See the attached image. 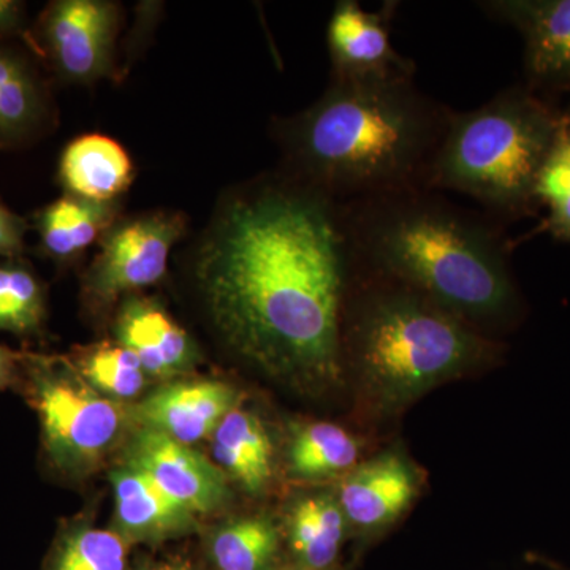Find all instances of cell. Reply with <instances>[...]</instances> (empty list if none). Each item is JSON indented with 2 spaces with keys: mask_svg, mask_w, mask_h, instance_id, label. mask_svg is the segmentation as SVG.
I'll use <instances>...</instances> for the list:
<instances>
[{
  "mask_svg": "<svg viewBox=\"0 0 570 570\" xmlns=\"http://www.w3.org/2000/svg\"><path fill=\"white\" fill-rule=\"evenodd\" d=\"M28 223L0 204V258H20Z\"/></svg>",
  "mask_w": 570,
  "mask_h": 570,
  "instance_id": "4316f807",
  "label": "cell"
},
{
  "mask_svg": "<svg viewBox=\"0 0 570 570\" xmlns=\"http://www.w3.org/2000/svg\"><path fill=\"white\" fill-rule=\"evenodd\" d=\"M122 463L140 469L197 515L224 509L232 491L223 471L193 449L157 431L138 428L127 438Z\"/></svg>",
  "mask_w": 570,
  "mask_h": 570,
  "instance_id": "9c48e42d",
  "label": "cell"
},
{
  "mask_svg": "<svg viewBox=\"0 0 570 570\" xmlns=\"http://www.w3.org/2000/svg\"><path fill=\"white\" fill-rule=\"evenodd\" d=\"M562 124L521 88L505 89L471 111L452 110L428 167L425 189L468 195L501 216L524 213L535 202L540 168Z\"/></svg>",
  "mask_w": 570,
  "mask_h": 570,
  "instance_id": "5b68a950",
  "label": "cell"
},
{
  "mask_svg": "<svg viewBox=\"0 0 570 570\" xmlns=\"http://www.w3.org/2000/svg\"><path fill=\"white\" fill-rule=\"evenodd\" d=\"M116 341L132 351L149 379L175 381L200 362L193 337L148 298L126 299L115 324Z\"/></svg>",
  "mask_w": 570,
  "mask_h": 570,
  "instance_id": "5bb4252c",
  "label": "cell"
},
{
  "mask_svg": "<svg viewBox=\"0 0 570 570\" xmlns=\"http://www.w3.org/2000/svg\"><path fill=\"white\" fill-rule=\"evenodd\" d=\"M493 20L519 29L524 62L534 85H570V0H497L479 3Z\"/></svg>",
  "mask_w": 570,
  "mask_h": 570,
  "instance_id": "4fadbf2b",
  "label": "cell"
},
{
  "mask_svg": "<svg viewBox=\"0 0 570 570\" xmlns=\"http://www.w3.org/2000/svg\"><path fill=\"white\" fill-rule=\"evenodd\" d=\"M115 213L112 204L63 195L36 216L41 249L52 261L69 262L110 227Z\"/></svg>",
  "mask_w": 570,
  "mask_h": 570,
  "instance_id": "44dd1931",
  "label": "cell"
},
{
  "mask_svg": "<svg viewBox=\"0 0 570 570\" xmlns=\"http://www.w3.org/2000/svg\"><path fill=\"white\" fill-rule=\"evenodd\" d=\"M420 475L404 453L387 450L344 475L336 498L348 528L377 532L395 523L414 504Z\"/></svg>",
  "mask_w": 570,
  "mask_h": 570,
  "instance_id": "7c38bea8",
  "label": "cell"
},
{
  "mask_svg": "<svg viewBox=\"0 0 570 570\" xmlns=\"http://www.w3.org/2000/svg\"><path fill=\"white\" fill-rule=\"evenodd\" d=\"M115 531L129 543H160L198 530L197 513L165 493L140 469L121 463L110 472Z\"/></svg>",
  "mask_w": 570,
  "mask_h": 570,
  "instance_id": "9a60e30c",
  "label": "cell"
},
{
  "mask_svg": "<svg viewBox=\"0 0 570 570\" xmlns=\"http://www.w3.org/2000/svg\"><path fill=\"white\" fill-rule=\"evenodd\" d=\"M351 264L425 295L475 328L519 307L504 236L425 187L340 205Z\"/></svg>",
  "mask_w": 570,
  "mask_h": 570,
  "instance_id": "7a4b0ae2",
  "label": "cell"
},
{
  "mask_svg": "<svg viewBox=\"0 0 570 570\" xmlns=\"http://www.w3.org/2000/svg\"><path fill=\"white\" fill-rule=\"evenodd\" d=\"M360 441L346 428L332 422H299L291 426L285 466L303 482L346 475L360 459Z\"/></svg>",
  "mask_w": 570,
  "mask_h": 570,
  "instance_id": "d6986e66",
  "label": "cell"
},
{
  "mask_svg": "<svg viewBox=\"0 0 570 570\" xmlns=\"http://www.w3.org/2000/svg\"><path fill=\"white\" fill-rule=\"evenodd\" d=\"M20 387L39 417L45 463L63 479L91 475L134 425L130 406L100 395L69 356L24 352Z\"/></svg>",
  "mask_w": 570,
  "mask_h": 570,
  "instance_id": "8992f818",
  "label": "cell"
},
{
  "mask_svg": "<svg viewBox=\"0 0 570 570\" xmlns=\"http://www.w3.org/2000/svg\"><path fill=\"white\" fill-rule=\"evenodd\" d=\"M59 178L75 197L112 204L132 183L134 165L126 149L112 138L82 135L63 149Z\"/></svg>",
  "mask_w": 570,
  "mask_h": 570,
  "instance_id": "e0dca14e",
  "label": "cell"
},
{
  "mask_svg": "<svg viewBox=\"0 0 570 570\" xmlns=\"http://www.w3.org/2000/svg\"><path fill=\"white\" fill-rule=\"evenodd\" d=\"M21 354H14L0 344V390L20 385Z\"/></svg>",
  "mask_w": 570,
  "mask_h": 570,
  "instance_id": "83f0119b",
  "label": "cell"
},
{
  "mask_svg": "<svg viewBox=\"0 0 570 570\" xmlns=\"http://www.w3.org/2000/svg\"><path fill=\"white\" fill-rule=\"evenodd\" d=\"M569 126H570V122H569Z\"/></svg>",
  "mask_w": 570,
  "mask_h": 570,
  "instance_id": "1f68e13d",
  "label": "cell"
},
{
  "mask_svg": "<svg viewBox=\"0 0 570 570\" xmlns=\"http://www.w3.org/2000/svg\"><path fill=\"white\" fill-rule=\"evenodd\" d=\"M352 269L363 288L344 303V365L382 414L497 356L498 344L464 318L404 285Z\"/></svg>",
  "mask_w": 570,
  "mask_h": 570,
  "instance_id": "277c9868",
  "label": "cell"
},
{
  "mask_svg": "<svg viewBox=\"0 0 570 570\" xmlns=\"http://www.w3.org/2000/svg\"><path fill=\"white\" fill-rule=\"evenodd\" d=\"M209 439L214 464L225 478L250 497L268 490L275 474V448L258 415L242 406L236 407Z\"/></svg>",
  "mask_w": 570,
  "mask_h": 570,
  "instance_id": "2e32d148",
  "label": "cell"
},
{
  "mask_svg": "<svg viewBox=\"0 0 570 570\" xmlns=\"http://www.w3.org/2000/svg\"><path fill=\"white\" fill-rule=\"evenodd\" d=\"M47 321V294L21 258L0 261V332L18 337L40 335Z\"/></svg>",
  "mask_w": 570,
  "mask_h": 570,
  "instance_id": "d4e9b609",
  "label": "cell"
},
{
  "mask_svg": "<svg viewBox=\"0 0 570 570\" xmlns=\"http://www.w3.org/2000/svg\"><path fill=\"white\" fill-rule=\"evenodd\" d=\"M534 200L549 206V228L554 238L570 243V126L566 119L540 168Z\"/></svg>",
  "mask_w": 570,
  "mask_h": 570,
  "instance_id": "484cf974",
  "label": "cell"
},
{
  "mask_svg": "<svg viewBox=\"0 0 570 570\" xmlns=\"http://www.w3.org/2000/svg\"><path fill=\"white\" fill-rule=\"evenodd\" d=\"M348 523L336 494H306L292 502L285 532L295 564L330 570L340 557Z\"/></svg>",
  "mask_w": 570,
  "mask_h": 570,
  "instance_id": "ac0fdd59",
  "label": "cell"
},
{
  "mask_svg": "<svg viewBox=\"0 0 570 570\" xmlns=\"http://www.w3.org/2000/svg\"><path fill=\"white\" fill-rule=\"evenodd\" d=\"M47 94L31 62L0 45V146L36 137L47 119Z\"/></svg>",
  "mask_w": 570,
  "mask_h": 570,
  "instance_id": "ffe728a7",
  "label": "cell"
},
{
  "mask_svg": "<svg viewBox=\"0 0 570 570\" xmlns=\"http://www.w3.org/2000/svg\"><path fill=\"white\" fill-rule=\"evenodd\" d=\"M279 549V528L265 515L225 521L208 539L216 570H275Z\"/></svg>",
  "mask_w": 570,
  "mask_h": 570,
  "instance_id": "7402d4cb",
  "label": "cell"
},
{
  "mask_svg": "<svg viewBox=\"0 0 570 570\" xmlns=\"http://www.w3.org/2000/svg\"><path fill=\"white\" fill-rule=\"evenodd\" d=\"M24 7L14 0H0V33L21 31L24 24Z\"/></svg>",
  "mask_w": 570,
  "mask_h": 570,
  "instance_id": "f1b7e54d",
  "label": "cell"
},
{
  "mask_svg": "<svg viewBox=\"0 0 570 570\" xmlns=\"http://www.w3.org/2000/svg\"><path fill=\"white\" fill-rule=\"evenodd\" d=\"M450 112L414 77L332 78L313 107L283 122L279 137L291 176L343 205L425 187Z\"/></svg>",
  "mask_w": 570,
  "mask_h": 570,
  "instance_id": "3957f363",
  "label": "cell"
},
{
  "mask_svg": "<svg viewBox=\"0 0 570 570\" xmlns=\"http://www.w3.org/2000/svg\"><path fill=\"white\" fill-rule=\"evenodd\" d=\"M129 549L115 530L71 521L59 531L45 570H129Z\"/></svg>",
  "mask_w": 570,
  "mask_h": 570,
  "instance_id": "cb8c5ba5",
  "label": "cell"
},
{
  "mask_svg": "<svg viewBox=\"0 0 570 570\" xmlns=\"http://www.w3.org/2000/svg\"><path fill=\"white\" fill-rule=\"evenodd\" d=\"M69 360L100 395L127 406L145 393L149 382L137 355L116 340L80 348Z\"/></svg>",
  "mask_w": 570,
  "mask_h": 570,
  "instance_id": "603a6c76",
  "label": "cell"
},
{
  "mask_svg": "<svg viewBox=\"0 0 570 570\" xmlns=\"http://www.w3.org/2000/svg\"><path fill=\"white\" fill-rule=\"evenodd\" d=\"M392 7L393 3L389 9L367 11L356 0L336 3L326 31L332 78L414 77V62L400 55L390 39Z\"/></svg>",
  "mask_w": 570,
  "mask_h": 570,
  "instance_id": "8fae6325",
  "label": "cell"
},
{
  "mask_svg": "<svg viewBox=\"0 0 570 570\" xmlns=\"http://www.w3.org/2000/svg\"><path fill=\"white\" fill-rule=\"evenodd\" d=\"M118 26L115 3L58 0L41 14L40 43L66 80L94 81L111 69Z\"/></svg>",
  "mask_w": 570,
  "mask_h": 570,
  "instance_id": "ba28073f",
  "label": "cell"
},
{
  "mask_svg": "<svg viewBox=\"0 0 570 570\" xmlns=\"http://www.w3.org/2000/svg\"><path fill=\"white\" fill-rule=\"evenodd\" d=\"M283 570H309V569H305V568H302V566H291V568H284Z\"/></svg>",
  "mask_w": 570,
  "mask_h": 570,
  "instance_id": "4dcf8cb0",
  "label": "cell"
},
{
  "mask_svg": "<svg viewBox=\"0 0 570 570\" xmlns=\"http://www.w3.org/2000/svg\"><path fill=\"white\" fill-rule=\"evenodd\" d=\"M137 570H200L193 562L184 558H167V560L151 561Z\"/></svg>",
  "mask_w": 570,
  "mask_h": 570,
  "instance_id": "f546056e",
  "label": "cell"
},
{
  "mask_svg": "<svg viewBox=\"0 0 570 570\" xmlns=\"http://www.w3.org/2000/svg\"><path fill=\"white\" fill-rule=\"evenodd\" d=\"M348 276L340 204L291 175L232 197L198 262L224 343L265 376L313 393L343 377Z\"/></svg>",
  "mask_w": 570,
  "mask_h": 570,
  "instance_id": "6da1fadb",
  "label": "cell"
},
{
  "mask_svg": "<svg viewBox=\"0 0 570 570\" xmlns=\"http://www.w3.org/2000/svg\"><path fill=\"white\" fill-rule=\"evenodd\" d=\"M184 219L175 213L135 217L107 232L102 249L86 276L85 288L97 305L159 283L171 247L181 238Z\"/></svg>",
  "mask_w": 570,
  "mask_h": 570,
  "instance_id": "52a82bcc",
  "label": "cell"
},
{
  "mask_svg": "<svg viewBox=\"0 0 570 570\" xmlns=\"http://www.w3.org/2000/svg\"><path fill=\"white\" fill-rule=\"evenodd\" d=\"M242 406V393L212 379H175L130 404L134 425L186 445L213 436L220 422Z\"/></svg>",
  "mask_w": 570,
  "mask_h": 570,
  "instance_id": "30bf717a",
  "label": "cell"
}]
</instances>
